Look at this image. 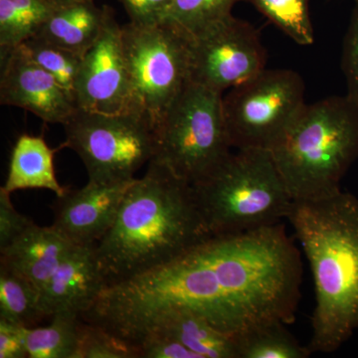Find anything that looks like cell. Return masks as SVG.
<instances>
[{"label": "cell", "instance_id": "cell-1", "mask_svg": "<svg viewBox=\"0 0 358 358\" xmlns=\"http://www.w3.org/2000/svg\"><path fill=\"white\" fill-rule=\"evenodd\" d=\"M301 279L300 251L281 222L213 235L162 265L110 282L81 319L134 345L155 317L183 308L235 338L268 322L292 324Z\"/></svg>", "mask_w": 358, "mask_h": 358}, {"label": "cell", "instance_id": "cell-2", "mask_svg": "<svg viewBox=\"0 0 358 358\" xmlns=\"http://www.w3.org/2000/svg\"><path fill=\"white\" fill-rule=\"evenodd\" d=\"M210 236L192 186L152 159L96 243V262L107 285L162 265Z\"/></svg>", "mask_w": 358, "mask_h": 358}, {"label": "cell", "instance_id": "cell-3", "mask_svg": "<svg viewBox=\"0 0 358 358\" xmlns=\"http://www.w3.org/2000/svg\"><path fill=\"white\" fill-rule=\"evenodd\" d=\"M288 220L310 263L315 285L313 353H333L358 329V199L338 192L294 200Z\"/></svg>", "mask_w": 358, "mask_h": 358}, {"label": "cell", "instance_id": "cell-4", "mask_svg": "<svg viewBox=\"0 0 358 358\" xmlns=\"http://www.w3.org/2000/svg\"><path fill=\"white\" fill-rule=\"evenodd\" d=\"M294 200L326 199L358 159V101L334 96L306 105L272 150Z\"/></svg>", "mask_w": 358, "mask_h": 358}, {"label": "cell", "instance_id": "cell-5", "mask_svg": "<svg viewBox=\"0 0 358 358\" xmlns=\"http://www.w3.org/2000/svg\"><path fill=\"white\" fill-rule=\"evenodd\" d=\"M192 186L211 236L281 223L288 219L294 202L272 152L261 148L231 152Z\"/></svg>", "mask_w": 358, "mask_h": 358}, {"label": "cell", "instance_id": "cell-6", "mask_svg": "<svg viewBox=\"0 0 358 358\" xmlns=\"http://www.w3.org/2000/svg\"><path fill=\"white\" fill-rule=\"evenodd\" d=\"M154 159L190 185L232 152L219 92L189 82L155 131Z\"/></svg>", "mask_w": 358, "mask_h": 358}, {"label": "cell", "instance_id": "cell-7", "mask_svg": "<svg viewBox=\"0 0 358 358\" xmlns=\"http://www.w3.org/2000/svg\"><path fill=\"white\" fill-rule=\"evenodd\" d=\"M63 126L65 147L79 155L92 182L134 180L157 152V134L145 115L103 114L77 108Z\"/></svg>", "mask_w": 358, "mask_h": 358}, {"label": "cell", "instance_id": "cell-8", "mask_svg": "<svg viewBox=\"0 0 358 358\" xmlns=\"http://www.w3.org/2000/svg\"><path fill=\"white\" fill-rule=\"evenodd\" d=\"M124 55L138 96L155 131L190 82L192 38L169 21L122 25Z\"/></svg>", "mask_w": 358, "mask_h": 358}, {"label": "cell", "instance_id": "cell-9", "mask_svg": "<svg viewBox=\"0 0 358 358\" xmlns=\"http://www.w3.org/2000/svg\"><path fill=\"white\" fill-rule=\"evenodd\" d=\"M306 105L305 84L292 70L265 69L230 89L223 113L232 148L272 150Z\"/></svg>", "mask_w": 358, "mask_h": 358}, {"label": "cell", "instance_id": "cell-10", "mask_svg": "<svg viewBox=\"0 0 358 358\" xmlns=\"http://www.w3.org/2000/svg\"><path fill=\"white\" fill-rule=\"evenodd\" d=\"M266 63L254 26L230 15L192 38L190 82L222 94L262 72Z\"/></svg>", "mask_w": 358, "mask_h": 358}, {"label": "cell", "instance_id": "cell-11", "mask_svg": "<svg viewBox=\"0 0 358 358\" xmlns=\"http://www.w3.org/2000/svg\"><path fill=\"white\" fill-rule=\"evenodd\" d=\"M74 96L79 109L103 114L145 115L124 55L122 25L110 6L100 36L84 55Z\"/></svg>", "mask_w": 358, "mask_h": 358}, {"label": "cell", "instance_id": "cell-12", "mask_svg": "<svg viewBox=\"0 0 358 358\" xmlns=\"http://www.w3.org/2000/svg\"><path fill=\"white\" fill-rule=\"evenodd\" d=\"M0 103L28 110L49 124H65L76 103L67 91L21 47L1 59Z\"/></svg>", "mask_w": 358, "mask_h": 358}, {"label": "cell", "instance_id": "cell-13", "mask_svg": "<svg viewBox=\"0 0 358 358\" xmlns=\"http://www.w3.org/2000/svg\"><path fill=\"white\" fill-rule=\"evenodd\" d=\"M134 179L117 185L88 181L80 189H66L52 206L54 227L77 246L96 245L114 224Z\"/></svg>", "mask_w": 358, "mask_h": 358}, {"label": "cell", "instance_id": "cell-14", "mask_svg": "<svg viewBox=\"0 0 358 358\" xmlns=\"http://www.w3.org/2000/svg\"><path fill=\"white\" fill-rule=\"evenodd\" d=\"M96 245L75 246L42 289L40 308L44 317L57 313L80 315L96 301L106 281L95 254Z\"/></svg>", "mask_w": 358, "mask_h": 358}, {"label": "cell", "instance_id": "cell-15", "mask_svg": "<svg viewBox=\"0 0 358 358\" xmlns=\"http://www.w3.org/2000/svg\"><path fill=\"white\" fill-rule=\"evenodd\" d=\"M75 246L77 245L63 236L53 225L43 227L33 223L13 243L0 251V265L22 275L42 292Z\"/></svg>", "mask_w": 358, "mask_h": 358}, {"label": "cell", "instance_id": "cell-16", "mask_svg": "<svg viewBox=\"0 0 358 358\" xmlns=\"http://www.w3.org/2000/svg\"><path fill=\"white\" fill-rule=\"evenodd\" d=\"M152 331L176 338L199 358H237L235 338L192 310L178 308L162 313L141 331L134 345Z\"/></svg>", "mask_w": 358, "mask_h": 358}, {"label": "cell", "instance_id": "cell-17", "mask_svg": "<svg viewBox=\"0 0 358 358\" xmlns=\"http://www.w3.org/2000/svg\"><path fill=\"white\" fill-rule=\"evenodd\" d=\"M107 8L94 0L57 6L34 37L84 56L102 32Z\"/></svg>", "mask_w": 358, "mask_h": 358}, {"label": "cell", "instance_id": "cell-18", "mask_svg": "<svg viewBox=\"0 0 358 358\" xmlns=\"http://www.w3.org/2000/svg\"><path fill=\"white\" fill-rule=\"evenodd\" d=\"M54 154L44 138L21 134L14 143L9 162L8 173L3 188L13 193L16 190L47 189L56 196L64 194L56 178Z\"/></svg>", "mask_w": 358, "mask_h": 358}, {"label": "cell", "instance_id": "cell-19", "mask_svg": "<svg viewBox=\"0 0 358 358\" xmlns=\"http://www.w3.org/2000/svg\"><path fill=\"white\" fill-rule=\"evenodd\" d=\"M56 7L52 0H0V58L36 36Z\"/></svg>", "mask_w": 358, "mask_h": 358}, {"label": "cell", "instance_id": "cell-20", "mask_svg": "<svg viewBox=\"0 0 358 358\" xmlns=\"http://www.w3.org/2000/svg\"><path fill=\"white\" fill-rule=\"evenodd\" d=\"M82 319L73 313H57L46 327H27L26 350L30 358H77Z\"/></svg>", "mask_w": 358, "mask_h": 358}, {"label": "cell", "instance_id": "cell-21", "mask_svg": "<svg viewBox=\"0 0 358 358\" xmlns=\"http://www.w3.org/2000/svg\"><path fill=\"white\" fill-rule=\"evenodd\" d=\"M286 324L268 322L235 336L237 358H307L308 346L300 345Z\"/></svg>", "mask_w": 358, "mask_h": 358}, {"label": "cell", "instance_id": "cell-22", "mask_svg": "<svg viewBox=\"0 0 358 358\" xmlns=\"http://www.w3.org/2000/svg\"><path fill=\"white\" fill-rule=\"evenodd\" d=\"M41 292L15 271L0 265V319L31 327L44 317L40 308Z\"/></svg>", "mask_w": 358, "mask_h": 358}, {"label": "cell", "instance_id": "cell-23", "mask_svg": "<svg viewBox=\"0 0 358 358\" xmlns=\"http://www.w3.org/2000/svg\"><path fill=\"white\" fill-rule=\"evenodd\" d=\"M252 4L296 44L308 46L315 41L310 0H244Z\"/></svg>", "mask_w": 358, "mask_h": 358}, {"label": "cell", "instance_id": "cell-24", "mask_svg": "<svg viewBox=\"0 0 358 358\" xmlns=\"http://www.w3.org/2000/svg\"><path fill=\"white\" fill-rule=\"evenodd\" d=\"M239 1L244 0H173L164 21L195 38L232 15L233 6Z\"/></svg>", "mask_w": 358, "mask_h": 358}, {"label": "cell", "instance_id": "cell-25", "mask_svg": "<svg viewBox=\"0 0 358 358\" xmlns=\"http://www.w3.org/2000/svg\"><path fill=\"white\" fill-rule=\"evenodd\" d=\"M20 47L35 63L55 78L75 102V84L84 56L38 37L28 39Z\"/></svg>", "mask_w": 358, "mask_h": 358}, {"label": "cell", "instance_id": "cell-26", "mask_svg": "<svg viewBox=\"0 0 358 358\" xmlns=\"http://www.w3.org/2000/svg\"><path fill=\"white\" fill-rule=\"evenodd\" d=\"M77 358H140L136 346L82 320Z\"/></svg>", "mask_w": 358, "mask_h": 358}, {"label": "cell", "instance_id": "cell-27", "mask_svg": "<svg viewBox=\"0 0 358 358\" xmlns=\"http://www.w3.org/2000/svg\"><path fill=\"white\" fill-rule=\"evenodd\" d=\"M341 69L348 87L346 95L358 101V0H355L350 24L343 39Z\"/></svg>", "mask_w": 358, "mask_h": 358}, {"label": "cell", "instance_id": "cell-28", "mask_svg": "<svg viewBox=\"0 0 358 358\" xmlns=\"http://www.w3.org/2000/svg\"><path fill=\"white\" fill-rule=\"evenodd\" d=\"M136 346L140 358H199L176 338L157 331L143 336Z\"/></svg>", "mask_w": 358, "mask_h": 358}, {"label": "cell", "instance_id": "cell-29", "mask_svg": "<svg viewBox=\"0 0 358 358\" xmlns=\"http://www.w3.org/2000/svg\"><path fill=\"white\" fill-rule=\"evenodd\" d=\"M10 195L3 186L0 187V251L8 247L34 223L16 210Z\"/></svg>", "mask_w": 358, "mask_h": 358}, {"label": "cell", "instance_id": "cell-30", "mask_svg": "<svg viewBox=\"0 0 358 358\" xmlns=\"http://www.w3.org/2000/svg\"><path fill=\"white\" fill-rule=\"evenodd\" d=\"M129 22L150 26L164 22L169 15L173 0H121Z\"/></svg>", "mask_w": 358, "mask_h": 358}, {"label": "cell", "instance_id": "cell-31", "mask_svg": "<svg viewBox=\"0 0 358 358\" xmlns=\"http://www.w3.org/2000/svg\"><path fill=\"white\" fill-rule=\"evenodd\" d=\"M27 327L0 319V358L27 357Z\"/></svg>", "mask_w": 358, "mask_h": 358}, {"label": "cell", "instance_id": "cell-32", "mask_svg": "<svg viewBox=\"0 0 358 358\" xmlns=\"http://www.w3.org/2000/svg\"><path fill=\"white\" fill-rule=\"evenodd\" d=\"M56 6H64V4L73 3V2L88 1V0H52Z\"/></svg>", "mask_w": 358, "mask_h": 358}]
</instances>
